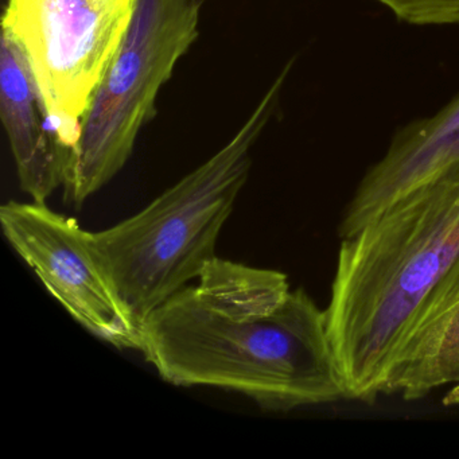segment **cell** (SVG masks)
I'll use <instances>...</instances> for the list:
<instances>
[{
    "label": "cell",
    "instance_id": "6da1fadb",
    "mask_svg": "<svg viewBox=\"0 0 459 459\" xmlns=\"http://www.w3.org/2000/svg\"><path fill=\"white\" fill-rule=\"evenodd\" d=\"M139 351L166 383L236 392L273 412L346 399L326 310L270 268L212 260L143 322Z\"/></svg>",
    "mask_w": 459,
    "mask_h": 459
},
{
    "label": "cell",
    "instance_id": "7a4b0ae2",
    "mask_svg": "<svg viewBox=\"0 0 459 459\" xmlns=\"http://www.w3.org/2000/svg\"><path fill=\"white\" fill-rule=\"evenodd\" d=\"M459 263V184L437 182L341 238L327 329L346 399L372 403Z\"/></svg>",
    "mask_w": 459,
    "mask_h": 459
},
{
    "label": "cell",
    "instance_id": "3957f363",
    "mask_svg": "<svg viewBox=\"0 0 459 459\" xmlns=\"http://www.w3.org/2000/svg\"><path fill=\"white\" fill-rule=\"evenodd\" d=\"M290 61L233 138L138 213L87 232L88 247L136 326L200 278L248 181L252 150L270 125Z\"/></svg>",
    "mask_w": 459,
    "mask_h": 459
},
{
    "label": "cell",
    "instance_id": "277c9868",
    "mask_svg": "<svg viewBox=\"0 0 459 459\" xmlns=\"http://www.w3.org/2000/svg\"><path fill=\"white\" fill-rule=\"evenodd\" d=\"M198 0H136L130 26L82 117L64 182L65 201L82 206L119 174L158 93L198 36Z\"/></svg>",
    "mask_w": 459,
    "mask_h": 459
},
{
    "label": "cell",
    "instance_id": "5b68a950",
    "mask_svg": "<svg viewBox=\"0 0 459 459\" xmlns=\"http://www.w3.org/2000/svg\"><path fill=\"white\" fill-rule=\"evenodd\" d=\"M135 7L136 0L7 2L2 29L25 52L53 126L71 155L82 134V117Z\"/></svg>",
    "mask_w": 459,
    "mask_h": 459
},
{
    "label": "cell",
    "instance_id": "8992f818",
    "mask_svg": "<svg viewBox=\"0 0 459 459\" xmlns=\"http://www.w3.org/2000/svg\"><path fill=\"white\" fill-rule=\"evenodd\" d=\"M4 238L84 329L117 349L141 348V329L88 247L87 232L47 203L0 206Z\"/></svg>",
    "mask_w": 459,
    "mask_h": 459
},
{
    "label": "cell",
    "instance_id": "52a82bcc",
    "mask_svg": "<svg viewBox=\"0 0 459 459\" xmlns=\"http://www.w3.org/2000/svg\"><path fill=\"white\" fill-rule=\"evenodd\" d=\"M437 182L459 184V93L437 114L394 133L385 154L356 187L338 235H354L397 201Z\"/></svg>",
    "mask_w": 459,
    "mask_h": 459
},
{
    "label": "cell",
    "instance_id": "ba28073f",
    "mask_svg": "<svg viewBox=\"0 0 459 459\" xmlns=\"http://www.w3.org/2000/svg\"><path fill=\"white\" fill-rule=\"evenodd\" d=\"M0 117L21 189L31 200L47 203L64 186L71 154L53 126L25 52L4 29L0 39Z\"/></svg>",
    "mask_w": 459,
    "mask_h": 459
},
{
    "label": "cell",
    "instance_id": "9c48e42d",
    "mask_svg": "<svg viewBox=\"0 0 459 459\" xmlns=\"http://www.w3.org/2000/svg\"><path fill=\"white\" fill-rule=\"evenodd\" d=\"M459 384V305L408 342L384 394L419 400Z\"/></svg>",
    "mask_w": 459,
    "mask_h": 459
},
{
    "label": "cell",
    "instance_id": "30bf717a",
    "mask_svg": "<svg viewBox=\"0 0 459 459\" xmlns=\"http://www.w3.org/2000/svg\"><path fill=\"white\" fill-rule=\"evenodd\" d=\"M400 22L413 26L459 25V0H375Z\"/></svg>",
    "mask_w": 459,
    "mask_h": 459
},
{
    "label": "cell",
    "instance_id": "8fae6325",
    "mask_svg": "<svg viewBox=\"0 0 459 459\" xmlns=\"http://www.w3.org/2000/svg\"><path fill=\"white\" fill-rule=\"evenodd\" d=\"M443 405L446 407H451V405H459V384L453 385L450 391L446 394V396L442 399Z\"/></svg>",
    "mask_w": 459,
    "mask_h": 459
},
{
    "label": "cell",
    "instance_id": "7c38bea8",
    "mask_svg": "<svg viewBox=\"0 0 459 459\" xmlns=\"http://www.w3.org/2000/svg\"><path fill=\"white\" fill-rule=\"evenodd\" d=\"M198 2H200L201 4H205L206 0H198Z\"/></svg>",
    "mask_w": 459,
    "mask_h": 459
}]
</instances>
